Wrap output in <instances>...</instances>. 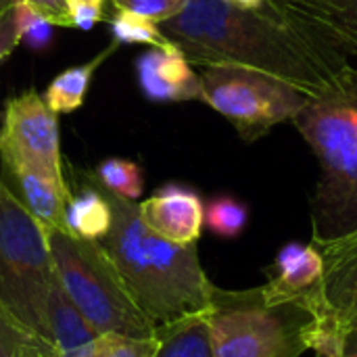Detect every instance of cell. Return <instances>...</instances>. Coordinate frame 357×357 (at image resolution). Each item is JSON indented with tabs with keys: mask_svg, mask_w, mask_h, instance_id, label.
<instances>
[{
	"mask_svg": "<svg viewBox=\"0 0 357 357\" xmlns=\"http://www.w3.org/2000/svg\"><path fill=\"white\" fill-rule=\"evenodd\" d=\"M31 10L40 13L44 19H48L52 25L69 27L67 23V2L69 0H21Z\"/></svg>",
	"mask_w": 357,
	"mask_h": 357,
	"instance_id": "obj_28",
	"label": "cell"
},
{
	"mask_svg": "<svg viewBox=\"0 0 357 357\" xmlns=\"http://www.w3.org/2000/svg\"><path fill=\"white\" fill-rule=\"evenodd\" d=\"M111 33H113V42L117 44H146L151 48H163V50L176 48V44L163 33V29L157 23L121 10H115L111 19Z\"/></svg>",
	"mask_w": 357,
	"mask_h": 357,
	"instance_id": "obj_21",
	"label": "cell"
},
{
	"mask_svg": "<svg viewBox=\"0 0 357 357\" xmlns=\"http://www.w3.org/2000/svg\"><path fill=\"white\" fill-rule=\"evenodd\" d=\"M341 357H357V324L349 322L341 337Z\"/></svg>",
	"mask_w": 357,
	"mask_h": 357,
	"instance_id": "obj_29",
	"label": "cell"
},
{
	"mask_svg": "<svg viewBox=\"0 0 357 357\" xmlns=\"http://www.w3.org/2000/svg\"><path fill=\"white\" fill-rule=\"evenodd\" d=\"M0 159L19 161L63 188H69L63 174L59 119L33 88L6 100L0 126Z\"/></svg>",
	"mask_w": 357,
	"mask_h": 357,
	"instance_id": "obj_8",
	"label": "cell"
},
{
	"mask_svg": "<svg viewBox=\"0 0 357 357\" xmlns=\"http://www.w3.org/2000/svg\"><path fill=\"white\" fill-rule=\"evenodd\" d=\"M249 222V209L234 197H215L205 207V226L222 238H236Z\"/></svg>",
	"mask_w": 357,
	"mask_h": 357,
	"instance_id": "obj_22",
	"label": "cell"
},
{
	"mask_svg": "<svg viewBox=\"0 0 357 357\" xmlns=\"http://www.w3.org/2000/svg\"><path fill=\"white\" fill-rule=\"evenodd\" d=\"M190 65L245 67L307 96L326 90L351 65L347 52L295 17L280 0L238 8L226 0H188L159 25Z\"/></svg>",
	"mask_w": 357,
	"mask_h": 357,
	"instance_id": "obj_1",
	"label": "cell"
},
{
	"mask_svg": "<svg viewBox=\"0 0 357 357\" xmlns=\"http://www.w3.org/2000/svg\"><path fill=\"white\" fill-rule=\"evenodd\" d=\"M0 357H54L52 345L0 305Z\"/></svg>",
	"mask_w": 357,
	"mask_h": 357,
	"instance_id": "obj_19",
	"label": "cell"
},
{
	"mask_svg": "<svg viewBox=\"0 0 357 357\" xmlns=\"http://www.w3.org/2000/svg\"><path fill=\"white\" fill-rule=\"evenodd\" d=\"M341 335H335V337H328L326 341H322L314 351L316 357H341Z\"/></svg>",
	"mask_w": 357,
	"mask_h": 357,
	"instance_id": "obj_30",
	"label": "cell"
},
{
	"mask_svg": "<svg viewBox=\"0 0 357 357\" xmlns=\"http://www.w3.org/2000/svg\"><path fill=\"white\" fill-rule=\"evenodd\" d=\"M107 0H69L67 2V23L77 29H92L105 19Z\"/></svg>",
	"mask_w": 357,
	"mask_h": 357,
	"instance_id": "obj_27",
	"label": "cell"
},
{
	"mask_svg": "<svg viewBox=\"0 0 357 357\" xmlns=\"http://www.w3.org/2000/svg\"><path fill=\"white\" fill-rule=\"evenodd\" d=\"M144 226L176 245H195L205 228V205L199 192L182 184H165L138 205Z\"/></svg>",
	"mask_w": 357,
	"mask_h": 357,
	"instance_id": "obj_10",
	"label": "cell"
},
{
	"mask_svg": "<svg viewBox=\"0 0 357 357\" xmlns=\"http://www.w3.org/2000/svg\"><path fill=\"white\" fill-rule=\"evenodd\" d=\"M295 17L314 27L320 36L357 52V0H280Z\"/></svg>",
	"mask_w": 357,
	"mask_h": 357,
	"instance_id": "obj_15",
	"label": "cell"
},
{
	"mask_svg": "<svg viewBox=\"0 0 357 357\" xmlns=\"http://www.w3.org/2000/svg\"><path fill=\"white\" fill-rule=\"evenodd\" d=\"M155 337L157 357H213L205 312L163 322L155 328Z\"/></svg>",
	"mask_w": 357,
	"mask_h": 357,
	"instance_id": "obj_17",
	"label": "cell"
},
{
	"mask_svg": "<svg viewBox=\"0 0 357 357\" xmlns=\"http://www.w3.org/2000/svg\"><path fill=\"white\" fill-rule=\"evenodd\" d=\"M98 337L69 301L56 278L46 305V339L52 345L54 357H94Z\"/></svg>",
	"mask_w": 357,
	"mask_h": 357,
	"instance_id": "obj_14",
	"label": "cell"
},
{
	"mask_svg": "<svg viewBox=\"0 0 357 357\" xmlns=\"http://www.w3.org/2000/svg\"><path fill=\"white\" fill-rule=\"evenodd\" d=\"M115 46H117V42H113L102 54H96L94 59L86 61L82 65L69 67L63 73H59L48 84V88L44 92L46 105L56 115L59 113H73L75 109H79L86 100V94H88V88H90V82H92L96 67L105 63V59L113 52Z\"/></svg>",
	"mask_w": 357,
	"mask_h": 357,
	"instance_id": "obj_18",
	"label": "cell"
},
{
	"mask_svg": "<svg viewBox=\"0 0 357 357\" xmlns=\"http://www.w3.org/2000/svg\"><path fill=\"white\" fill-rule=\"evenodd\" d=\"M316 247L324 259L326 305L345 324L357 310V230Z\"/></svg>",
	"mask_w": 357,
	"mask_h": 357,
	"instance_id": "obj_13",
	"label": "cell"
},
{
	"mask_svg": "<svg viewBox=\"0 0 357 357\" xmlns=\"http://www.w3.org/2000/svg\"><path fill=\"white\" fill-rule=\"evenodd\" d=\"M52 23L21 2V42L31 50H44L52 40Z\"/></svg>",
	"mask_w": 357,
	"mask_h": 357,
	"instance_id": "obj_25",
	"label": "cell"
},
{
	"mask_svg": "<svg viewBox=\"0 0 357 357\" xmlns=\"http://www.w3.org/2000/svg\"><path fill=\"white\" fill-rule=\"evenodd\" d=\"M67 232L82 241L100 243L113 224V209L105 190L94 182L90 172L82 174V186L77 192H71L67 203Z\"/></svg>",
	"mask_w": 357,
	"mask_h": 357,
	"instance_id": "obj_16",
	"label": "cell"
},
{
	"mask_svg": "<svg viewBox=\"0 0 357 357\" xmlns=\"http://www.w3.org/2000/svg\"><path fill=\"white\" fill-rule=\"evenodd\" d=\"M226 2L238 6V8H261L268 0H226Z\"/></svg>",
	"mask_w": 357,
	"mask_h": 357,
	"instance_id": "obj_31",
	"label": "cell"
},
{
	"mask_svg": "<svg viewBox=\"0 0 357 357\" xmlns=\"http://www.w3.org/2000/svg\"><path fill=\"white\" fill-rule=\"evenodd\" d=\"M54 280L46 228L0 180V305L46 339V305Z\"/></svg>",
	"mask_w": 357,
	"mask_h": 357,
	"instance_id": "obj_6",
	"label": "cell"
},
{
	"mask_svg": "<svg viewBox=\"0 0 357 357\" xmlns=\"http://www.w3.org/2000/svg\"><path fill=\"white\" fill-rule=\"evenodd\" d=\"M157 337H126V335H100L96 341L94 357H157Z\"/></svg>",
	"mask_w": 357,
	"mask_h": 357,
	"instance_id": "obj_23",
	"label": "cell"
},
{
	"mask_svg": "<svg viewBox=\"0 0 357 357\" xmlns=\"http://www.w3.org/2000/svg\"><path fill=\"white\" fill-rule=\"evenodd\" d=\"M140 90L153 102L203 100L201 75L195 73L180 48H151L136 61Z\"/></svg>",
	"mask_w": 357,
	"mask_h": 357,
	"instance_id": "obj_11",
	"label": "cell"
},
{
	"mask_svg": "<svg viewBox=\"0 0 357 357\" xmlns=\"http://www.w3.org/2000/svg\"><path fill=\"white\" fill-rule=\"evenodd\" d=\"M293 123L320 161L310 199L314 245L341 238L357 230V69L310 96Z\"/></svg>",
	"mask_w": 357,
	"mask_h": 357,
	"instance_id": "obj_3",
	"label": "cell"
},
{
	"mask_svg": "<svg viewBox=\"0 0 357 357\" xmlns=\"http://www.w3.org/2000/svg\"><path fill=\"white\" fill-rule=\"evenodd\" d=\"M46 232L59 284L98 335L155 337L157 324L138 307L100 243L56 228Z\"/></svg>",
	"mask_w": 357,
	"mask_h": 357,
	"instance_id": "obj_5",
	"label": "cell"
},
{
	"mask_svg": "<svg viewBox=\"0 0 357 357\" xmlns=\"http://www.w3.org/2000/svg\"><path fill=\"white\" fill-rule=\"evenodd\" d=\"M322 280L324 259L320 249L316 245L289 243L278 251L274 264L268 268V282L261 291L270 305L297 301L314 310L324 322H341L326 305Z\"/></svg>",
	"mask_w": 357,
	"mask_h": 357,
	"instance_id": "obj_9",
	"label": "cell"
},
{
	"mask_svg": "<svg viewBox=\"0 0 357 357\" xmlns=\"http://www.w3.org/2000/svg\"><path fill=\"white\" fill-rule=\"evenodd\" d=\"M115 10L138 15L142 19H149L157 25L174 19L184 10L188 0H111Z\"/></svg>",
	"mask_w": 357,
	"mask_h": 357,
	"instance_id": "obj_24",
	"label": "cell"
},
{
	"mask_svg": "<svg viewBox=\"0 0 357 357\" xmlns=\"http://www.w3.org/2000/svg\"><path fill=\"white\" fill-rule=\"evenodd\" d=\"M0 180L46 230H67L65 213L71 199L69 188L59 186L36 169L13 159H0Z\"/></svg>",
	"mask_w": 357,
	"mask_h": 357,
	"instance_id": "obj_12",
	"label": "cell"
},
{
	"mask_svg": "<svg viewBox=\"0 0 357 357\" xmlns=\"http://www.w3.org/2000/svg\"><path fill=\"white\" fill-rule=\"evenodd\" d=\"M21 42V0L10 2L0 10V63Z\"/></svg>",
	"mask_w": 357,
	"mask_h": 357,
	"instance_id": "obj_26",
	"label": "cell"
},
{
	"mask_svg": "<svg viewBox=\"0 0 357 357\" xmlns=\"http://www.w3.org/2000/svg\"><path fill=\"white\" fill-rule=\"evenodd\" d=\"M213 357H301L326 331L343 328L324 322L303 303L270 305L261 287L249 291L213 289L205 312Z\"/></svg>",
	"mask_w": 357,
	"mask_h": 357,
	"instance_id": "obj_4",
	"label": "cell"
},
{
	"mask_svg": "<svg viewBox=\"0 0 357 357\" xmlns=\"http://www.w3.org/2000/svg\"><path fill=\"white\" fill-rule=\"evenodd\" d=\"M349 322H354V324H357V310H356V312H354V314H351V318H349V320H347L345 324H349Z\"/></svg>",
	"mask_w": 357,
	"mask_h": 357,
	"instance_id": "obj_33",
	"label": "cell"
},
{
	"mask_svg": "<svg viewBox=\"0 0 357 357\" xmlns=\"http://www.w3.org/2000/svg\"><path fill=\"white\" fill-rule=\"evenodd\" d=\"M10 2H15V0H0V10H2V8H6Z\"/></svg>",
	"mask_w": 357,
	"mask_h": 357,
	"instance_id": "obj_32",
	"label": "cell"
},
{
	"mask_svg": "<svg viewBox=\"0 0 357 357\" xmlns=\"http://www.w3.org/2000/svg\"><path fill=\"white\" fill-rule=\"evenodd\" d=\"M90 176L94 178V182L98 186H102L107 192L121 197L126 201H138L142 197L144 190V176L138 163L128 161V159H119V157H111L105 159L102 163L96 165L94 172H90Z\"/></svg>",
	"mask_w": 357,
	"mask_h": 357,
	"instance_id": "obj_20",
	"label": "cell"
},
{
	"mask_svg": "<svg viewBox=\"0 0 357 357\" xmlns=\"http://www.w3.org/2000/svg\"><path fill=\"white\" fill-rule=\"evenodd\" d=\"M105 195L113 209V224L100 247L117 268L138 307L157 326L207 312L215 284L201 266L197 243L176 245L153 234L144 226L134 201L107 190Z\"/></svg>",
	"mask_w": 357,
	"mask_h": 357,
	"instance_id": "obj_2",
	"label": "cell"
},
{
	"mask_svg": "<svg viewBox=\"0 0 357 357\" xmlns=\"http://www.w3.org/2000/svg\"><path fill=\"white\" fill-rule=\"evenodd\" d=\"M201 84L203 102L224 115L247 142L293 121L310 98L282 79L245 67H203Z\"/></svg>",
	"mask_w": 357,
	"mask_h": 357,
	"instance_id": "obj_7",
	"label": "cell"
}]
</instances>
